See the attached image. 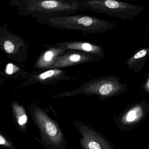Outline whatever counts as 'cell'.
<instances>
[{"mask_svg":"<svg viewBox=\"0 0 149 149\" xmlns=\"http://www.w3.org/2000/svg\"><path fill=\"white\" fill-rule=\"evenodd\" d=\"M9 5L15 7L19 14L37 20L85 11L84 0H13Z\"/></svg>","mask_w":149,"mask_h":149,"instance_id":"6da1fadb","label":"cell"},{"mask_svg":"<svg viewBox=\"0 0 149 149\" xmlns=\"http://www.w3.org/2000/svg\"><path fill=\"white\" fill-rule=\"evenodd\" d=\"M50 27L74 30L87 33H104L117 26L108 20L83 15H70L49 17L38 20Z\"/></svg>","mask_w":149,"mask_h":149,"instance_id":"7a4b0ae2","label":"cell"},{"mask_svg":"<svg viewBox=\"0 0 149 149\" xmlns=\"http://www.w3.org/2000/svg\"><path fill=\"white\" fill-rule=\"evenodd\" d=\"M85 11L107 15L122 19H135L144 9L143 7L113 0H84Z\"/></svg>","mask_w":149,"mask_h":149,"instance_id":"3957f363","label":"cell"},{"mask_svg":"<svg viewBox=\"0 0 149 149\" xmlns=\"http://www.w3.org/2000/svg\"><path fill=\"white\" fill-rule=\"evenodd\" d=\"M31 115L40 132L41 136L46 145L53 149H60L65 143L64 136L58 125L37 105L31 109Z\"/></svg>","mask_w":149,"mask_h":149,"instance_id":"277c9868","label":"cell"},{"mask_svg":"<svg viewBox=\"0 0 149 149\" xmlns=\"http://www.w3.org/2000/svg\"><path fill=\"white\" fill-rule=\"evenodd\" d=\"M124 88V85L120 83L117 77H105L86 82L74 90L61 93L54 97L72 96L80 94L111 96L120 93Z\"/></svg>","mask_w":149,"mask_h":149,"instance_id":"5b68a950","label":"cell"},{"mask_svg":"<svg viewBox=\"0 0 149 149\" xmlns=\"http://www.w3.org/2000/svg\"><path fill=\"white\" fill-rule=\"evenodd\" d=\"M0 47L9 59L21 63L27 61L29 45L13 33L6 24L0 29Z\"/></svg>","mask_w":149,"mask_h":149,"instance_id":"8992f818","label":"cell"},{"mask_svg":"<svg viewBox=\"0 0 149 149\" xmlns=\"http://www.w3.org/2000/svg\"><path fill=\"white\" fill-rule=\"evenodd\" d=\"M74 124L78 129L81 138V146L83 149H113L100 134L87 125L75 120Z\"/></svg>","mask_w":149,"mask_h":149,"instance_id":"52a82bcc","label":"cell"},{"mask_svg":"<svg viewBox=\"0 0 149 149\" xmlns=\"http://www.w3.org/2000/svg\"><path fill=\"white\" fill-rule=\"evenodd\" d=\"M77 77L70 76L65 70L60 69L48 70L42 73L32 75L27 80L22 84L21 87L29 84L40 83L42 84H53L63 80H75Z\"/></svg>","mask_w":149,"mask_h":149,"instance_id":"ba28073f","label":"cell"},{"mask_svg":"<svg viewBox=\"0 0 149 149\" xmlns=\"http://www.w3.org/2000/svg\"><path fill=\"white\" fill-rule=\"evenodd\" d=\"M100 58L90 54L77 51H67L58 58L52 69L67 67L98 61Z\"/></svg>","mask_w":149,"mask_h":149,"instance_id":"9c48e42d","label":"cell"},{"mask_svg":"<svg viewBox=\"0 0 149 149\" xmlns=\"http://www.w3.org/2000/svg\"><path fill=\"white\" fill-rule=\"evenodd\" d=\"M44 46L59 47L63 48L68 51H80L93 55L99 58L104 57L105 56L103 49L101 47L87 42L78 41L63 42L53 44L45 45Z\"/></svg>","mask_w":149,"mask_h":149,"instance_id":"30bf717a","label":"cell"},{"mask_svg":"<svg viewBox=\"0 0 149 149\" xmlns=\"http://www.w3.org/2000/svg\"><path fill=\"white\" fill-rule=\"evenodd\" d=\"M40 55L34 65L36 70H50L56 62L58 58L68 50L59 47H47Z\"/></svg>","mask_w":149,"mask_h":149,"instance_id":"8fae6325","label":"cell"},{"mask_svg":"<svg viewBox=\"0 0 149 149\" xmlns=\"http://www.w3.org/2000/svg\"><path fill=\"white\" fill-rule=\"evenodd\" d=\"M12 106L18 125L22 128H25L28 122V116L24 107L16 102H13Z\"/></svg>","mask_w":149,"mask_h":149,"instance_id":"7c38bea8","label":"cell"},{"mask_svg":"<svg viewBox=\"0 0 149 149\" xmlns=\"http://www.w3.org/2000/svg\"><path fill=\"white\" fill-rule=\"evenodd\" d=\"M143 111L141 106L137 105L132 109L126 113L123 118V121L125 123H132L137 121L143 114Z\"/></svg>","mask_w":149,"mask_h":149,"instance_id":"4fadbf2b","label":"cell"},{"mask_svg":"<svg viewBox=\"0 0 149 149\" xmlns=\"http://www.w3.org/2000/svg\"><path fill=\"white\" fill-rule=\"evenodd\" d=\"M5 73L7 75V76L10 77H13L14 78L15 77H17V78L21 77V78H26L24 76L21 75V74L32 76L31 74L23 71L18 66L12 63L7 64L5 69Z\"/></svg>","mask_w":149,"mask_h":149,"instance_id":"5bb4252c","label":"cell"},{"mask_svg":"<svg viewBox=\"0 0 149 149\" xmlns=\"http://www.w3.org/2000/svg\"><path fill=\"white\" fill-rule=\"evenodd\" d=\"M149 53V48L141 49L128 60L127 62V65L130 68L133 67L135 63H137L139 62L142 59L147 55Z\"/></svg>","mask_w":149,"mask_h":149,"instance_id":"9a60e30c","label":"cell"},{"mask_svg":"<svg viewBox=\"0 0 149 149\" xmlns=\"http://www.w3.org/2000/svg\"><path fill=\"white\" fill-rule=\"evenodd\" d=\"M0 144L1 146H6L7 148H9L10 149H14V147L13 146L11 143L8 142L6 138L2 136L1 134L0 135Z\"/></svg>","mask_w":149,"mask_h":149,"instance_id":"2e32d148","label":"cell"},{"mask_svg":"<svg viewBox=\"0 0 149 149\" xmlns=\"http://www.w3.org/2000/svg\"><path fill=\"white\" fill-rule=\"evenodd\" d=\"M147 29H149V27L148 28H147V29H146V30H147Z\"/></svg>","mask_w":149,"mask_h":149,"instance_id":"e0dca14e","label":"cell"}]
</instances>
